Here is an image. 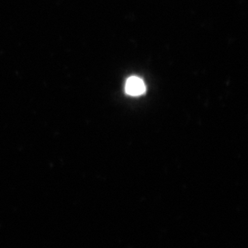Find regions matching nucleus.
Listing matches in <instances>:
<instances>
[{"instance_id": "nucleus-1", "label": "nucleus", "mask_w": 248, "mask_h": 248, "mask_svg": "<svg viewBox=\"0 0 248 248\" xmlns=\"http://www.w3.org/2000/svg\"><path fill=\"white\" fill-rule=\"evenodd\" d=\"M145 89L146 87L144 82L137 77H131L126 81L125 92L130 96H141L145 92Z\"/></svg>"}]
</instances>
